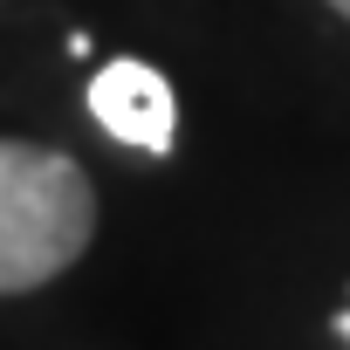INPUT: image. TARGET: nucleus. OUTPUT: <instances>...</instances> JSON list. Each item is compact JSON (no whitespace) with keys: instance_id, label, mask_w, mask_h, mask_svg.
Returning a JSON list of instances; mask_svg holds the SVG:
<instances>
[{"instance_id":"nucleus-4","label":"nucleus","mask_w":350,"mask_h":350,"mask_svg":"<svg viewBox=\"0 0 350 350\" xmlns=\"http://www.w3.org/2000/svg\"><path fill=\"white\" fill-rule=\"evenodd\" d=\"M329 8H336V14H343V21H350V0H329Z\"/></svg>"},{"instance_id":"nucleus-3","label":"nucleus","mask_w":350,"mask_h":350,"mask_svg":"<svg viewBox=\"0 0 350 350\" xmlns=\"http://www.w3.org/2000/svg\"><path fill=\"white\" fill-rule=\"evenodd\" d=\"M336 336L350 343V295H343V316H336Z\"/></svg>"},{"instance_id":"nucleus-2","label":"nucleus","mask_w":350,"mask_h":350,"mask_svg":"<svg viewBox=\"0 0 350 350\" xmlns=\"http://www.w3.org/2000/svg\"><path fill=\"white\" fill-rule=\"evenodd\" d=\"M90 117L117 144L151 151V158H165L172 137H179V96H172V83L151 62H137V55H117V62H103L90 76Z\"/></svg>"},{"instance_id":"nucleus-1","label":"nucleus","mask_w":350,"mask_h":350,"mask_svg":"<svg viewBox=\"0 0 350 350\" xmlns=\"http://www.w3.org/2000/svg\"><path fill=\"white\" fill-rule=\"evenodd\" d=\"M96 186L69 151L0 137V295H28L83 261Z\"/></svg>"}]
</instances>
